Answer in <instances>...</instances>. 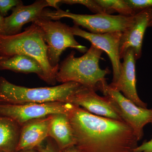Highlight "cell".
Segmentation results:
<instances>
[{
	"mask_svg": "<svg viewBox=\"0 0 152 152\" xmlns=\"http://www.w3.org/2000/svg\"><path fill=\"white\" fill-rule=\"evenodd\" d=\"M80 152H134L139 141L124 122L96 115L74 105L68 114Z\"/></svg>",
	"mask_w": 152,
	"mask_h": 152,
	"instance_id": "6da1fadb",
	"label": "cell"
},
{
	"mask_svg": "<svg viewBox=\"0 0 152 152\" xmlns=\"http://www.w3.org/2000/svg\"><path fill=\"white\" fill-rule=\"evenodd\" d=\"M48 49L42 30L34 23L17 34L0 35V56L22 55L33 58L40 65L45 76L44 81L54 86L57 82L56 76L59 69L50 64Z\"/></svg>",
	"mask_w": 152,
	"mask_h": 152,
	"instance_id": "7a4b0ae2",
	"label": "cell"
},
{
	"mask_svg": "<svg viewBox=\"0 0 152 152\" xmlns=\"http://www.w3.org/2000/svg\"><path fill=\"white\" fill-rule=\"evenodd\" d=\"M103 51L91 45L83 56L75 57L72 51L59 66L56 76V81L62 83L75 82L85 88L99 91L101 82L106 80V76L110 73L108 68L102 69L99 62Z\"/></svg>",
	"mask_w": 152,
	"mask_h": 152,
	"instance_id": "3957f363",
	"label": "cell"
},
{
	"mask_svg": "<svg viewBox=\"0 0 152 152\" xmlns=\"http://www.w3.org/2000/svg\"><path fill=\"white\" fill-rule=\"evenodd\" d=\"M83 87L80 84L71 82L55 86L28 88L13 84L0 77V104L69 103L71 97Z\"/></svg>",
	"mask_w": 152,
	"mask_h": 152,
	"instance_id": "277c9868",
	"label": "cell"
},
{
	"mask_svg": "<svg viewBox=\"0 0 152 152\" xmlns=\"http://www.w3.org/2000/svg\"><path fill=\"white\" fill-rule=\"evenodd\" d=\"M42 16L53 20L69 18L72 20L75 25L81 26L94 34L114 32L123 33L132 26L134 21V16L126 17L107 14L80 15L72 13L60 9L54 11L45 9Z\"/></svg>",
	"mask_w": 152,
	"mask_h": 152,
	"instance_id": "5b68a950",
	"label": "cell"
},
{
	"mask_svg": "<svg viewBox=\"0 0 152 152\" xmlns=\"http://www.w3.org/2000/svg\"><path fill=\"white\" fill-rule=\"evenodd\" d=\"M32 23L38 25L43 31L48 47V59L53 67L59 69L60 57L67 48H72L82 53L88 51L86 47L76 40L71 27L66 24L43 17Z\"/></svg>",
	"mask_w": 152,
	"mask_h": 152,
	"instance_id": "8992f818",
	"label": "cell"
},
{
	"mask_svg": "<svg viewBox=\"0 0 152 152\" xmlns=\"http://www.w3.org/2000/svg\"><path fill=\"white\" fill-rule=\"evenodd\" d=\"M99 91L110 99L124 122L130 127L139 141L141 140L144 127L152 123V109L137 105L121 93L112 88L106 80L99 84Z\"/></svg>",
	"mask_w": 152,
	"mask_h": 152,
	"instance_id": "52a82bcc",
	"label": "cell"
},
{
	"mask_svg": "<svg viewBox=\"0 0 152 152\" xmlns=\"http://www.w3.org/2000/svg\"><path fill=\"white\" fill-rule=\"evenodd\" d=\"M73 105L53 102L23 104H0V115L10 118L21 126L31 120L58 114H69Z\"/></svg>",
	"mask_w": 152,
	"mask_h": 152,
	"instance_id": "ba28073f",
	"label": "cell"
},
{
	"mask_svg": "<svg viewBox=\"0 0 152 152\" xmlns=\"http://www.w3.org/2000/svg\"><path fill=\"white\" fill-rule=\"evenodd\" d=\"M71 29L74 36L84 38L91 42V45L107 53L113 66V77L112 83L116 81L119 77L122 68L119 48L123 33L114 32L104 34H94L84 31L75 25L71 27Z\"/></svg>",
	"mask_w": 152,
	"mask_h": 152,
	"instance_id": "9c48e42d",
	"label": "cell"
},
{
	"mask_svg": "<svg viewBox=\"0 0 152 152\" xmlns=\"http://www.w3.org/2000/svg\"><path fill=\"white\" fill-rule=\"evenodd\" d=\"M69 103L81 107L93 115L124 122L108 97L101 96L94 90L85 87L71 97Z\"/></svg>",
	"mask_w": 152,
	"mask_h": 152,
	"instance_id": "30bf717a",
	"label": "cell"
},
{
	"mask_svg": "<svg viewBox=\"0 0 152 152\" xmlns=\"http://www.w3.org/2000/svg\"><path fill=\"white\" fill-rule=\"evenodd\" d=\"M119 77L115 83L109 84L112 88L123 93L126 98L139 107L147 108V104L139 97L136 88L135 61L134 50L128 49L124 56Z\"/></svg>",
	"mask_w": 152,
	"mask_h": 152,
	"instance_id": "8fae6325",
	"label": "cell"
},
{
	"mask_svg": "<svg viewBox=\"0 0 152 152\" xmlns=\"http://www.w3.org/2000/svg\"><path fill=\"white\" fill-rule=\"evenodd\" d=\"M152 19V8L141 11L134 15V23L123 33L119 48L120 57L123 58L128 49L134 50L135 59L142 55V45L144 34Z\"/></svg>",
	"mask_w": 152,
	"mask_h": 152,
	"instance_id": "7c38bea8",
	"label": "cell"
},
{
	"mask_svg": "<svg viewBox=\"0 0 152 152\" xmlns=\"http://www.w3.org/2000/svg\"><path fill=\"white\" fill-rule=\"evenodd\" d=\"M48 7L47 0H39L29 5L22 4L15 7L10 15L4 18V35H14L21 33L24 25L42 17L44 10Z\"/></svg>",
	"mask_w": 152,
	"mask_h": 152,
	"instance_id": "4fadbf2b",
	"label": "cell"
},
{
	"mask_svg": "<svg viewBox=\"0 0 152 152\" xmlns=\"http://www.w3.org/2000/svg\"><path fill=\"white\" fill-rule=\"evenodd\" d=\"M53 115L31 120L22 126L18 152L36 149L49 137Z\"/></svg>",
	"mask_w": 152,
	"mask_h": 152,
	"instance_id": "5bb4252c",
	"label": "cell"
},
{
	"mask_svg": "<svg viewBox=\"0 0 152 152\" xmlns=\"http://www.w3.org/2000/svg\"><path fill=\"white\" fill-rule=\"evenodd\" d=\"M49 136L54 141L60 151L75 146V137L67 114L53 115Z\"/></svg>",
	"mask_w": 152,
	"mask_h": 152,
	"instance_id": "9a60e30c",
	"label": "cell"
},
{
	"mask_svg": "<svg viewBox=\"0 0 152 152\" xmlns=\"http://www.w3.org/2000/svg\"><path fill=\"white\" fill-rule=\"evenodd\" d=\"M0 70H8L22 73H35L40 79L45 81V76L40 65L33 58L25 55L3 57L0 61Z\"/></svg>",
	"mask_w": 152,
	"mask_h": 152,
	"instance_id": "2e32d148",
	"label": "cell"
},
{
	"mask_svg": "<svg viewBox=\"0 0 152 152\" xmlns=\"http://www.w3.org/2000/svg\"><path fill=\"white\" fill-rule=\"evenodd\" d=\"M21 129L13 120L0 115V152H18Z\"/></svg>",
	"mask_w": 152,
	"mask_h": 152,
	"instance_id": "e0dca14e",
	"label": "cell"
},
{
	"mask_svg": "<svg viewBox=\"0 0 152 152\" xmlns=\"http://www.w3.org/2000/svg\"><path fill=\"white\" fill-rule=\"evenodd\" d=\"M96 1L104 10L107 14L111 15L114 12H117L121 15L126 17L134 16L136 15L126 0H96Z\"/></svg>",
	"mask_w": 152,
	"mask_h": 152,
	"instance_id": "ac0fdd59",
	"label": "cell"
},
{
	"mask_svg": "<svg viewBox=\"0 0 152 152\" xmlns=\"http://www.w3.org/2000/svg\"><path fill=\"white\" fill-rule=\"evenodd\" d=\"M61 4L73 5L75 4L83 5L96 14H107L96 0H63Z\"/></svg>",
	"mask_w": 152,
	"mask_h": 152,
	"instance_id": "d6986e66",
	"label": "cell"
},
{
	"mask_svg": "<svg viewBox=\"0 0 152 152\" xmlns=\"http://www.w3.org/2000/svg\"><path fill=\"white\" fill-rule=\"evenodd\" d=\"M135 14L146 9L152 8V0H126Z\"/></svg>",
	"mask_w": 152,
	"mask_h": 152,
	"instance_id": "ffe728a7",
	"label": "cell"
},
{
	"mask_svg": "<svg viewBox=\"0 0 152 152\" xmlns=\"http://www.w3.org/2000/svg\"><path fill=\"white\" fill-rule=\"evenodd\" d=\"M22 4L23 2L20 0H0V15L4 18L9 11Z\"/></svg>",
	"mask_w": 152,
	"mask_h": 152,
	"instance_id": "44dd1931",
	"label": "cell"
},
{
	"mask_svg": "<svg viewBox=\"0 0 152 152\" xmlns=\"http://www.w3.org/2000/svg\"><path fill=\"white\" fill-rule=\"evenodd\" d=\"M48 141L45 145L42 144L36 148L39 152H60L58 147L53 140L51 138H48Z\"/></svg>",
	"mask_w": 152,
	"mask_h": 152,
	"instance_id": "7402d4cb",
	"label": "cell"
},
{
	"mask_svg": "<svg viewBox=\"0 0 152 152\" xmlns=\"http://www.w3.org/2000/svg\"><path fill=\"white\" fill-rule=\"evenodd\" d=\"M134 152H152V138L149 141L145 142L138 146Z\"/></svg>",
	"mask_w": 152,
	"mask_h": 152,
	"instance_id": "603a6c76",
	"label": "cell"
},
{
	"mask_svg": "<svg viewBox=\"0 0 152 152\" xmlns=\"http://www.w3.org/2000/svg\"><path fill=\"white\" fill-rule=\"evenodd\" d=\"M48 7H52L57 10L60 9L59 5L61 4V0H47Z\"/></svg>",
	"mask_w": 152,
	"mask_h": 152,
	"instance_id": "cb8c5ba5",
	"label": "cell"
},
{
	"mask_svg": "<svg viewBox=\"0 0 152 152\" xmlns=\"http://www.w3.org/2000/svg\"><path fill=\"white\" fill-rule=\"evenodd\" d=\"M4 18L0 15V35H4Z\"/></svg>",
	"mask_w": 152,
	"mask_h": 152,
	"instance_id": "d4e9b609",
	"label": "cell"
},
{
	"mask_svg": "<svg viewBox=\"0 0 152 152\" xmlns=\"http://www.w3.org/2000/svg\"><path fill=\"white\" fill-rule=\"evenodd\" d=\"M60 152H80L75 146L68 148L66 149L60 151Z\"/></svg>",
	"mask_w": 152,
	"mask_h": 152,
	"instance_id": "484cf974",
	"label": "cell"
},
{
	"mask_svg": "<svg viewBox=\"0 0 152 152\" xmlns=\"http://www.w3.org/2000/svg\"><path fill=\"white\" fill-rule=\"evenodd\" d=\"M19 152H39L38 150L34 149L26 150V151H21Z\"/></svg>",
	"mask_w": 152,
	"mask_h": 152,
	"instance_id": "4316f807",
	"label": "cell"
},
{
	"mask_svg": "<svg viewBox=\"0 0 152 152\" xmlns=\"http://www.w3.org/2000/svg\"><path fill=\"white\" fill-rule=\"evenodd\" d=\"M148 26H152V19L149 24Z\"/></svg>",
	"mask_w": 152,
	"mask_h": 152,
	"instance_id": "83f0119b",
	"label": "cell"
},
{
	"mask_svg": "<svg viewBox=\"0 0 152 152\" xmlns=\"http://www.w3.org/2000/svg\"><path fill=\"white\" fill-rule=\"evenodd\" d=\"M2 58V57L0 56V61H1Z\"/></svg>",
	"mask_w": 152,
	"mask_h": 152,
	"instance_id": "f1b7e54d",
	"label": "cell"
}]
</instances>
